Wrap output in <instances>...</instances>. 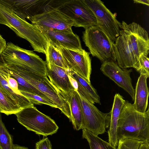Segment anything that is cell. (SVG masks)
Returning <instances> with one entry per match:
<instances>
[{
    "label": "cell",
    "mask_w": 149,
    "mask_h": 149,
    "mask_svg": "<svg viewBox=\"0 0 149 149\" xmlns=\"http://www.w3.org/2000/svg\"><path fill=\"white\" fill-rule=\"evenodd\" d=\"M121 23L120 35L114 42L116 62L122 69L133 68L137 71L140 57L149 54L148 33L136 23Z\"/></svg>",
    "instance_id": "cell-1"
},
{
    "label": "cell",
    "mask_w": 149,
    "mask_h": 149,
    "mask_svg": "<svg viewBox=\"0 0 149 149\" xmlns=\"http://www.w3.org/2000/svg\"><path fill=\"white\" fill-rule=\"evenodd\" d=\"M117 138L118 141L130 139L149 143V107L145 113H140L125 101L118 120Z\"/></svg>",
    "instance_id": "cell-2"
},
{
    "label": "cell",
    "mask_w": 149,
    "mask_h": 149,
    "mask_svg": "<svg viewBox=\"0 0 149 149\" xmlns=\"http://www.w3.org/2000/svg\"><path fill=\"white\" fill-rule=\"evenodd\" d=\"M0 24L8 26L17 36L28 41L34 51L45 54L48 42L40 30L17 15L3 0H0Z\"/></svg>",
    "instance_id": "cell-3"
},
{
    "label": "cell",
    "mask_w": 149,
    "mask_h": 149,
    "mask_svg": "<svg viewBox=\"0 0 149 149\" xmlns=\"http://www.w3.org/2000/svg\"><path fill=\"white\" fill-rule=\"evenodd\" d=\"M6 67L46 95L70 121L71 115L69 103L47 77L42 76L14 65H6Z\"/></svg>",
    "instance_id": "cell-4"
},
{
    "label": "cell",
    "mask_w": 149,
    "mask_h": 149,
    "mask_svg": "<svg viewBox=\"0 0 149 149\" xmlns=\"http://www.w3.org/2000/svg\"><path fill=\"white\" fill-rule=\"evenodd\" d=\"M6 65H12L25 69L43 77H47L46 61L33 51L8 42L1 54Z\"/></svg>",
    "instance_id": "cell-5"
},
{
    "label": "cell",
    "mask_w": 149,
    "mask_h": 149,
    "mask_svg": "<svg viewBox=\"0 0 149 149\" xmlns=\"http://www.w3.org/2000/svg\"><path fill=\"white\" fill-rule=\"evenodd\" d=\"M82 39L93 56L102 63L107 60L116 62L114 42L97 25L85 29Z\"/></svg>",
    "instance_id": "cell-6"
},
{
    "label": "cell",
    "mask_w": 149,
    "mask_h": 149,
    "mask_svg": "<svg viewBox=\"0 0 149 149\" xmlns=\"http://www.w3.org/2000/svg\"><path fill=\"white\" fill-rule=\"evenodd\" d=\"M51 6L72 20L75 27L97 25L96 17L84 0H53Z\"/></svg>",
    "instance_id": "cell-7"
},
{
    "label": "cell",
    "mask_w": 149,
    "mask_h": 149,
    "mask_svg": "<svg viewBox=\"0 0 149 149\" xmlns=\"http://www.w3.org/2000/svg\"><path fill=\"white\" fill-rule=\"evenodd\" d=\"M15 114L20 124L39 135H52L59 128L53 119L40 111L34 105L24 108Z\"/></svg>",
    "instance_id": "cell-8"
},
{
    "label": "cell",
    "mask_w": 149,
    "mask_h": 149,
    "mask_svg": "<svg viewBox=\"0 0 149 149\" xmlns=\"http://www.w3.org/2000/svg\"><path fill=\"white\" fill-rule=\"evenodd\" d=\"M94 13L96 19L97 25L113 42L120 35L121 23L100 0H84Z\"/></svg>",
    "instance_id": "cell-9"
},
{
    "label": "cell",
    "mask_w": 149,
    "mask_h": 149,
    "mask_svg": "<svg viewBox=\"0 0 149 149\" xmlns=\"http://www.w3.org/2000/svg\"><path fill=\"white\" fill-rule=\"evenodd\" d=\"M78 97L83 114L82 129H85L97 136L104 133L109 126V113L101 112L78 93Z\"/></svg>",
    "instance_id": "cell-10"
},
{
    "label": "cell",
    "mask_w": 149,
    "mask_h": 149,
    "mask_svg": "<svg viewBox=\"0 0 149 149\" xmlns=\"http://www.w3.org/2000/svg\"><path fill=\"white\" fill-rule=\"evenodd\" d=\"M30 21L40 30L72 31L73 21L51 5L45 12L34 16Z\"/></svg>",
    "instance_id": "cell-11"
},
{
    "label": "cell",
    "mask_w": 149,
    "mask_h": 149,
    "mask_svg": "<svg viewBox=\"0 0 149 149\" xmlns=\"http://www.w3.org/2000/svg\"><path fill=\"white\" fill-rule=\"evenodd\" d=\"M54 46L61 53L69 69L75 72L91 83V65L90 53L83 49L75 50L61 46Z\"/></svg>",
    "instance_id": "cell-12"
},
{
    "label": "cell",
    "mask_w": 149,
    "mask_h": 149,
    "mask_svg": "<svg viewBox=\"0 0 149 149\" xmlns=\"http://www.w3.org/2000/svg\"><path fill=\"white\" fill-rule=\"evenodd\" d=\"M100 69L104 75L128 93L134 101L135 89L130 77L132 69H122L116 62L107 60L102 63Z\"/></svg>",
    "instance_id": "cell-13"
},
{
    "label": "cell",
    "mask_w": 149,
    "mask_h": 149,
    "mask_svg": "<svg viewBox=\"0 0 149 149\" xmlns=\"http://www.w3.org/2000/svg\"><path fill=\"white\" fill-rule=\"evenodd\" d=\"M11 10L21 18L30 21L34 16L49 8L52 0H3Z\"/></svg>",
    "instance_id": "cell-14"
},
{
    "label": "cell",
    "mask_w": 149,
    "mask_h": 149,
    "mask_svg": "<svg viewBox=\"0 0 149 149\" xmlns=\"http://www.w3.org/2000/svg\"><path fill=\"white\" fill-rule=\"evenodd\" d=\"M48 42L54 46L68 49L82 50L79 36L73 32L53 30H40Z\"/></svg>",
    "instance_id": "cell-15"
},
{
    "label": "cell",
    "mask_w": 149,
    "mask_h": 149,
    "mask_svg": "<svg viewBox=\"0 0 149 149\" xmlns=\"http://www.w3.org/2000/svg\"><path fill=\"white\" fill-rule=\"evenodd\" d=\"M47 76L64 98L75 90L70 79L68 70L52 63L47 64Z\"/></svg>",
    "instance_id": "cell-16"
},
{
    "label": "cell",
    "mask_w": 149,
    "mask_h": 149,
    "mask_svg": "<svg viewBox=\"0 0 149 149\" xmlns=\"http://www.w3.org/2000/svg\"><path fill=\"white\" fill-rule=\"evenodd\" d=\"M125 100L119 93L115 95L112 109L108 115V142L116 148L118 140L117 138V128L118 120Z\"/></svg>",
    "instance_id": "cell-17"
},
{
    "label": "cell",
    "mask_w": 149,
    "mask_h": 149,
    "mask_svg": "<svg viewBox=\"0 0 149 149\" xmlns=\"http://www.w3.org/2000/svg\"><path fill=\"white\" fill-rule=\"evenodd\" d=\"M148 77L140 74L135 89V99L133 105L137 111L144 113L148 106L149 90L147 85Z\"/></svg>",
    "instance_id": "cell-18"
},
{
    "label": "cell",
    "mask_w": 149,
    "mask_h": 149,
    "mask_svg": "<svg viewBox=\"0 0 149 149\" xmlns=\"http://www.w3.org/2000/svg\"><path fill=\"white\" fill-rule=\"evenodd\" d=\"M64 98L70 105L71 119L74 128L76 130L82 129L83 116L82 109L78 97V93L75 90L70 95Z\"/></svg>",
    "instance_id": "cell-19"
},
{
    "label": "cell",
    "mask_w": 149,
    "mask_h": 149,
    "mask_svg": "<svg viewBox=\"0 0 149 149\" xmlns=\"http://www.w3.org/2000/svg\"><path fill=\"white\" fill-rule=\"evenodd\" d=\"M0 89L10 98L15 101L22 109L33 105L26 97L22 94L16 93L10 87L0 68Z\"/></svg>",
    "instance_id": "cell-20"
},
{
    "label": "cell",
    "mask_w": 149,
    "mask_h": 149,
    "mask_svg": "<svg viewBox=\"0 0 149 149\" xmlns=\"http://www.w3.org/2000/svg\"><path fill=\"white\" fill-rule=\"evenodd\" d=\"M82 130V138L87 140L90 149H117L87 130Z\"/></svg>",
    "instance_id": "cell-21"
},
{
    "label": "cell",
    "mask_w": 149,
    "mask_h": 149,
    "mask_svg": "<svg viewBox=\"0 0 149 149\" xmlns=\"http://www.w3.org/2000/svg\"><path fill=\"white\" fill-rule=\"evenodd\" d=\"M45 55L47 64L52 63L66 70L69 69L60 51L49 42Z\"/></svg>",
    "instance_id": "cell-22"
},
{
    "label": "cell",
    "mask_w": 149,
    "mask_h": 149,
    "mask_svg": "<svg viewBox=\"0 0 149 149\" xmlns=\"http://www.w3.org/2000/svg\"><path fill=\"white\" fill-rule=\"evenodd\" d=\"M68 74L78 82L92 98L95 103L101 104L100 98L96 90L84 78L70 69L68 70Z\"/></svg>",
    "instance_id": "cell-23"
},
{
    "label": "cell",
    "mask_w": 149,
    "mask_h": 149,
    "mask_svg": "<svg viewBox=\"0 0 149 149\" xmlns=\"http://www.w3.org/2000/svg\"><path fill=\"white\" fill-rule=\"evenodd\" d=\"M22 109L0 89V112L7 116L15 114Z\"/></svg>",
    "instance_id": "cell-24"
},
{
    "label": "cell",
    "mask_w": 149,
    "mask_h": 149,
    "mask_svg": "<svg viewBox=\"0 0 149 149\" xmlns=\"http://www.w3.org/2000/svg\"><path fill=\"white\" fill-rule=\"evenodd\" d=\"M8 69L11 76L14 78L17 81L19 91L30 93L49 99L46 95L28 82L23 78Z\"/></svg>",
    "instance_id": "cell-25"
},
{
    "label": "cell",
    "mask_w": 149,
    "mask_h": 149,
    "mask_svg": "<svg viewBox=\"0 0 149 149\" xmlns=\"http://www.w3.org/2000/svg\"><path fill=\"white\" fill-rule=\"evenodd\" d=\"M12 136L3 123L0 112V149H13Z\"/></svg>",
    "instance_id": "cell-26"
},
{
    "label": "cell",
    "mask_w": 149,
    "mask_h": 149,
    "mask_svg": "<svg viewBox=\"0 0 149 149\" xmlns=\"http://www.w3.org/2000/svg\"><path fill=\"white\" fill-rule=\"evenodd\" d=\"M19 91L22 95L26 97L33 104H45L53 107L57 108L53 102L49 99L30 93Z\"/></svg>",
    "instance_id": "cell-27"
},
{
    "label": "cell",
    "mask_w": 149,
    "mask_h": 149,
    "mask_svg": "<svg viewBox=\"0 0 149 149\" xmlns=\"http://www.w3.org/2000/svg\"><path fill=\"white\" fill-rule=\"evenodd\" d=\"M142 141L130 139H124L118 141L117 149H138Z\"/></svg>",
    "instance_id": "cell-28"
},
{
    "label": "cell",
    "mask_w": 149,
    "mask_h": 149,
    "mask_svg": "<svg viewBox=\"0 0 149 149\" xmlns=\"http://www.w3.org/2000/svg\"><path fill=\"white\" fill-rule=\"evenodd\" d=\"M138 72L140 74L146 75L149 77V59L148 55L142 54L140 57L138 62Z\"/></svg>",
    "instance_id": "cell-29"
},
{
    "label": "cell",
    "mask_w": 149,
    "mask_h": 149,
    "mask_svg": "<svg viewBox=\"0 0 149 149\" xmlns=\"http://www.w3.org/2000/svg\"><path fill=\"white\" fill-rule=\"evenodd\" d=\"M36 149H52L50 141L48 138H44L36 144Z\"/></svg>",
    "instance_id": "cell-30"
},
{
    "label": "cell",
    "mask_w": 149,
    "mask_h": 149,
    "mask_svg": "<svg viewBox=\"0 0 149 149\" xmlns=\"http://www.w3.org/2000/svg\"><path fill=\"white\" fill-rule=\"evenodd\" d=\"M7 46L5 40L0 34V54H1L5 49Z\"/></svg>",
    "instance_id": "cell-31"
},
{
    "label": "cell",
    "mask_w": 149,
    "mask_h": 149,
    "mask_svg": "<svg viewBox=\"0 0 149 149\" xmlns=\"http://www.w3.org/2000/svg\"><path fill=\"white\" fill-rule=\"evenodd\" d=\"M134 3L143 4L149 6V1L148 0H134Z\"/></svg>",
    "instance_id": "cell-32"
},
{
    "label": "cell",
    "mask_w": 149,
    "mask_h": 149,
    "mask_svg": "<svg viewBox=\"0 0 149 149\" xmlns=\"http://www.w3.org/2000/svg\"><path fill=\"white\" fill-rule=\"evenodd\" d=\"M138 149H149V143H142L140 145Z\"/></svg>",
    "instance_id": "cell-33"
},
{
    "label": "cell",
    "mask_w": 149,
    "mask_h": 149,
    "mask_svg": "<svg viewBox=\"0 0 149 149\" xmlns=\"http://www.w3.org/2000/svg\"><path fill=\"white\" fill-rule=\"evenodd\" d=\"M6 65L2 55L0 54V68L6 67Z\"/></svg>",
    "instance_id": "cell-34"
},
{
    "label": "cell",
    "mask_w": 149,
    "mask_h": 149,
    "mask_svg": "<svg viewBox=\"0 0 149 149\" xmlns=\"http://www.w3.org/2000/svg\"><path fill=\"white\" fill-rule=\"evenodd\" d=\"M13 149H29L27 148L17 145H14Z\"/></svg>",
    "instance_id": "cell-35"
},
{
    "label": "cell",
    "mask_w": 149,
    "mask_h": 149,
    "mask_svg": "<svg viewBox=\"0 0 149 149\" xmlns=\"http://www.w3.org/2000/svg\"></svg>",
    "instance_id": "cell-36"
}]
</instances>
